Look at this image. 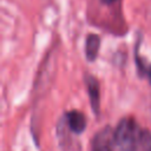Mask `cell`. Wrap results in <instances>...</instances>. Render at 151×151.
I'll list each match as a JSON object with an SVG mask.
<instances>
[{"mask_svg":"<svg viewBox=\"0 0 151 151\" xmlns=\"http://www.w3.org/2000/svg\"><path fill=\"white\" fill-rule=\"evenodd\" d=\"M139 139L140 131H138L134 119L123 118L113 132L116 151H137Z\"/></svg>","mask_w":151,"mask_h":151,"instance_id":"6da1fadb","label":"cell"},{"mask_svg":"<svg viewBox=\"0 0 151 151\" xmlns=\"http://www.w3.org/2000/svg\"><path fill=\"white\" fill-rule=\"evenodd\" d=\"M113 131L110 126L103 127L93 138L92 151H112Z\"/></svg>","mask_w":151,"mask_h":151,"instance_id":"7a4b0ae2","label":"cell"},{"mask_svg":"<svg viewBox=\"0 0 151 151\" xmlns=\"http://www.w3.org/2000/svg\"><path fill=\"white\" fill-rule=\"evenodd\" d=\"M85 83H86V87H87V92H88V97H90V103L92 106V110L96 114H98L99 112V107H100V92H99V83L98 80L87 74L85 77Z\"/></svg>","mask_w":151,"mask_h":151,"instance_id":"3957f363","label":"cell"},{"mask_svg":"<svg viewBox=\"0 0 151 151\" xmlns=\"http://www.w3.org/2000/svg\"><path fill=\"white\" fill-rule=\"evenodd\" d=\"M66 122L71 131L76 133H81L85 130L86 126V119L85 116L79 111H70L66 113Z\"/></svg>","mask_w":151,"mask_h":151,"instance_id":"277c9868","label":"cell"},{"mask_svg":"<svg viewBox=\"0 0 151 151\" xmlns=\"http://www.w3.org/2000/svg\"><path fill=\"white\" fill-rule=\"evenodd\" d=\"M100 47V38L97 34H88L85 42V55L88 61H94L97 59Z\"/></svg>","mask_w":151,"mask_h":151,"instance_id":"5b68a950","label":"cell"},{"mask_svg":"<svg viewBox=\"0 0 151 151\" xmlns=\"http://www.w3.org/2000/svg\"><path fill=\"white\" fill-rule=\"evenodd\" d=\"M139 143L142 145V151H151V133L147 130L140 131Z\"/></svg>","mask_w":151,"mask_h":151,"instance_id":"8992f818","label":"cell"},{"mask_svg":"<svg viewBox=\"0 0 151 151\" xmlns=\"http://www.w3.org/2000/svg\"><path fill=\"white\" fill-rule=\"evenodd\" d=\"M103 4H105V5H111V4H113V2H116L117 0H100Z\"/></svg>","mask_w":151,"mask_h":151,"instance_id":"52a82bcc","label":"cell"},{"mask_svg":"<svg viewBox=\"0 0 151 151\" xmlns=\"http://www.w3.org/2000/svg\"><path fill=\"white\" fill-rule=\"evenodd\" d=\"M149 78H150V83H151V67H150V71H149Z\"/></svg>","mask_w":151,"mask_h":151,"instance_id":"ba28073f","label":"cell"}]
</instances>
